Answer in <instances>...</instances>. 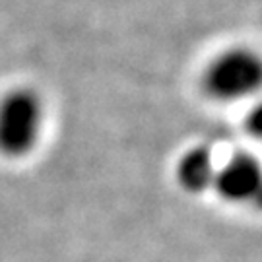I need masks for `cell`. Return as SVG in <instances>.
<instances>
[{
    "label": "cell",
    "mask_w": 262,
    "mask_h": 262,
    "mask_svg": "<svg viewBox=\"0 0 262 262\" xmlns=\"http://www.w3.org/2000/svg\"><path fill=\"white\" fill-rule=\"evenodd\" d=\"M43 101L31 88H14L0 97V154L21 158L33 150L43 126Z\"/></svg>",
    "instance_id": "cell-2"
},
{
    "label": "cell",
    "mask_w": 262,
    "mask_h": 262,
    "mask_svg": "<svg viewBox=\"0 0 262 262\" xmlns=\"http://www.w3.org/2000/svg\"><path fill=\"white\" fill-rule=\"evenodd\" d=\"M254 208H258V210H262V185L260 188H258V192H256V196L253 198V202H251Z\"/></svg>",
    "instance_id": "cell-6"
},
{
    "label": "cell",
    "mask_w": 262,
    "mask_h": 262,
    "mask_svg": "<svg viewBox=\"0 0 262 262\" xmlns=\"http://www.w3.org/2000/svg\"><path fill=\"white\" fill-rule=\"evenodd\" d=\"M262 185V165L251 154H233L222 167H217L214 177V188L217 196L225 202H253Z\"/></svg>",
    "instance_id": "cell-3"
},
{
    "label": "cell",
    "mask_w": 262,
    "mask_h": 262,
    "mask_svg": "<svg viewBox=\"0 0 262 262\" xmlns=\"http://www.w3.org/2000/svg\"><path fill=\"white\" fill-rule=\"evenodd\" d=\"M206 94L222 103H235L262 90V56L253 49L235 47L212 58L202 76Z\"/></svg>",
    "instance_id": "cell-1"
},
{
    "label": "cell",
    "mask_w": 262,
    "mask_h": 262,
    "mask_svg": "<svg viewBox=\"0 0 262 262\" xmlns=\"http://www.w3.org/2000/svg\"><path fill=\"white\" fill-rule=\"evenodd\" d=\"M245 128H247V132H249L253 138L262 140V99H258V101L249 109L247 117H245Z\"/></svg>",
    "instance_id": "cell-5"
},
{
    "label": "cell",
    "mask_w": 262,
    "mask_h": 262,
    "mask_svg": "<svg viewBox=\"0 0 262 262\" xmlns=\"http://www.w3.org/2000/svg\"><path fill=\"white\" fill-rule=\"evenodd\" d=\"M215 171H217V165H215L212 151L204 146H196V148L187 150L179 158L175 177L187 192L198 194V192L212 188Z\"/></svg>",
    "instance_id": "cell-4"
}]
</instances>
